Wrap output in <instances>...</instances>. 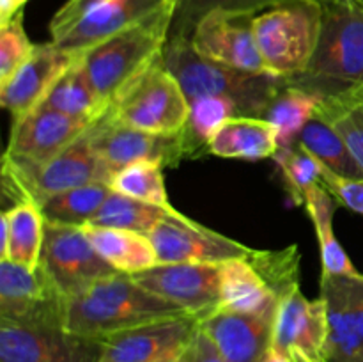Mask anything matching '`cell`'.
I'll return each mask as SVG.
<instances>
[{
  "mask_svg": "<svg viewBox=\"0 0 363 362\" xmlns=\"http://www.w3.org/2000/svg\"><path fill=\"white\" fill-rule=\"evenodd\" d=\"M186 314L176 304L142 287L131 275L117 272L67 298L66 330L105 339L123 330Z\"/></svg>",
  "mask_w": 363,
  "mask_h": 362,
  "instance_id": "obj_1",
  "label": "cell"
},
{
  "mask_svg": "<svg viewBox=\"0 0 363 362\" xmlns=\"http://www.w3.org/2000/svg\"><path fill=\"white\" fill-rule=\"evenodd\" d=\"M321 32L307 71L286 80L318 96L332 98L363 84V0H319Z\"/></svg>",
  "mask_w": 363,
  "mask_h": 362,
  "instance_id": "obj_2",
  "label": "cell"
},
{
  "mask_svg": "<svg viewBox=\"0 0 363 362\" xmlns=\"http://www.w3.org/2000/svg\"><path fill=\"white\" fill-rule=\"evenodd\" d=\"M163 64L176 77L188 102L202 96H225L241 116L264 117L286 80L269 73H247L208 59L195 50L190 38L170 35L163 50Z\"/></svg>",
  "mask_w": 363,
  "mask_h": 362,
  "instance_id": "obj_3",
  "label": "cell"
},
{
  "mask_svg": "<svg viewBox=\"0 0 363 362\" xmlns=\"http://www.w3.org/2000/svg\"><path fill=\"white\" fill-rule=\"evenodd\" d=\"M177 4L110 35L84 53V66L99 98L113 99L147 67L163 57Z\"/></svg>",
  "mask_w": 363,
  "mask_h": 362,
  "instance_id": "obj_4",
  "label": "cell"
},
{
  "mask_svg": "<svg viewBox=\"0 0 363 362\" xmlns=\"http://www.w3.org/2000/svg\"><path fill=\"white\" fill-rule=\"evenodd\" d=\"M91 128L45 163L23 162L4 155L2 190L6 199H9L13 206L20 202L41 206L46 199L82 185H110L112 174L92 148Z\"/></svg>",
  "mask_w": 363,
  "mask_h": 362,
  "instance_id": "obj_5",
  "label": "cell"
},
{
  "mask_svg": "<svg viewBox=\"0 0 363 362\" xmlns=\"http://www.w3.org/2000/svg\"><path fill=\"white\" fill-rule=\"evenodd\" d=\"M321 32L319 0H284L254 16L266 73L291 80L307 71Z\"/></svg>",
  "mask_w": 363,
  "mask_h": 362,
  "instance_id": "obj_6",
  "label": "cell"
},
{
  "mask_svg": "<svg viewBox=\"0 0 363 362\" xmlns=\"http://www.w3.org/2000/svg\"><path fill=\"white\" fill-rule=\"evenodd\" d=\"M106 114L138 130L179 133L188 121L190 102L162 57L113 99Z\"/></svg>",
  "mask_w": 363,
  "mask_h": 362,
  "instance_id": "obj_7",
  "label": "cell"
},
{
  "mask_svg": "<svg viewBox=\"0 0 363 362\" xmlns=\"http://www.w3.org/2000/svg\"><path fill=\"white\" fill-rule=\"evenodd\" d=\"M91 141L96 155L112 177L131 163L151 162L165 169L191 158L183 130L179 133H152L117 123L108 114L92 124Z\"/></svg>",
  "mask_w": 363,
  "mask_h": 362,
  "instance_id": "obj_8",
  "label": "cell"
},
{
  "mask_svg": "<svg viewBox=\"0 0 363 362\" xmlns=\"http://www.w3.org/2000/svg\"><path fill=\"white\" fill-rule=\"evenodd\" d=\"M67 297L43 265L38 268L0 259V319L66 329Z\"/></svg>",
  "mask_w": 363,
  "mask_h": 362,
  "instance_id": "obj_9",
  "label": "cell"
},
{
  "mask_svg": "<svg viewBox=\"0 0 363 362\" xmlns=\"http://www.w3.org/2000/svg\"><path fill=\"white\" fill-rule=\"evenodd\" d=\"M41 265L67 298L117 273L98 254L82 227L55 222H46Z\"/></svg>",
  "mask_w": 363,
  "mask_h": 362,
  "instance_id": "obj_10",
  "label": "cell"
},
{
  "mask_svg": "<svg viewBox=\"0 0 363 362\" xmlns=\"http://www.w3.org/2000/svg\"><path fill=\"white\" fill-rule=\"evenodd\" d=\"M103 341L0 319V362H98Z\"/></svg>",
  "mask_w": 363,
  "mask_h": 362,
  "instance_id": "obj_11",
  "label": "cell"
},
{
  "mask_svg": "<svg viewBox=\"0 0 363 362\" xmlns=\"http://www.w3.org/2000/svg\"><path fill=\"white\" fill-rule=\"evenodd\" d=\"M160 265L170 263H211L222 265L236 258H248L254 248L227 238L186 215L163 219L147 234Z\"/></svg>",
  "mask_w": 363,
  "mask_h": 362,
  "instance_id": "obj_12",
  "label": "cell"
},
{
  "mask_svg": "<svg viewBox=\"0 0 363 362\" xmlns=\"http://www.w3.org/2000/svg\"><path fill=\"white\" fill-rule=\"evenodd\" d=\"M199 332V318L179 316L105 337L98 362H179Z\"/></svg>",
  "mask_w": 363,
  "mask_h": 362,
  "instance_id": "obj_13",
  "label": "cell"
},
{
  "mask_svg": "<svg viewBox=\"0 0 363 362\" xmlns=\"http://www.w3.org/2000/svg\"><path fill=\"white\" fill-rule=\"evenodd\" d=\"M133 277L142 287L172 302L190 316L202 319L220 307V265L170 263L156 265Z\"/></svg>",
  "mask_w": 363,
  "mask_h": 362,
  "instance_id": "obj_14",
  "label": "cell"
},
{
  "mask_svg": "<svg viewBox=\"0 0 363 362\" xmlns=\"http://www.w3.org/2000/svg\"><path fill=\"white\" fill-rule=\"evenodd\" d=\"M254 16L213 11L194 28L191 45L199 53L220 64L247 73H266L255 43Z\"/></svg>",
  "mask_w": 363,
  "mask_h": 362,
  "instance_id": "obj_15",
  "label": "cell"
},
{
  "mask_svg": "<svg viewBox=\"0 0 363 362\" xmlns=\"http://www.w3.org/2000/svg\"><path fill=\"white\" fill-rule=\"evenodd\" d=\"M326 337L328 314L321 297L308 300L296 286L280 298L273 323V350L286 357L300 351L308 358L325 362Z\"/></svg>",
  "mask_w": 363,
  "mask_h": 362,
  "instance_id": "obj_16",
  "label": "cell"
},
{
  "mask_svg": "<svg viewBox=\"0 0 363 362\" xmlns=\"http://www.w3.org/2000/svg\"><path fill=\"white\" fill-rule=\"evenodd\" d=\"M80 55L66 52L55 43L35 45L30 59L0 85V103L18 123L34 112L50 89Z\"/></svg>",
  "mask_w": 363,
  "mask_h": 362,
  "instance_id": "obj_17",
  "label": "cell"
},
{
  "mask_svg": "<svg viewBox=\"0 0 363 362\" xmlns=\"http://www.w3.org/2000/svg\"><path fill=\"white\" fill-rule=\"evenodd\" d=\"M98 121L77 119L50 109H35L11 128L4 155L30 163H45L73 144Z\"/></svg>",
  "mask_w": 363,
  "mask_h": 362,
  "instance_id": "obj_18",
  "label": "cell"
},
{
  "mask_svg": "<svg viewBox=\"0 0 363 362\" xmlns=\"http://www.w3.org/2000/svg\"><path fill=\"white\" fill-rule=\"evenodd\" d=\"M273 323L269 316L218 307L199 319V329L227 362H264L273 344Z\"/></svg>",
  "mask_w": 363,
  "mask_h": 362,
  "instance_id": "obj_19",
  "label": "cell"
},
{
  "mask_svg": "<svg viewBox=\"0 0 363 362\" xmlns=\"http://www.w3.org/2000/svg\"><path fill=\"white\" fill-rule=\"evenodd\" d=\"M179 0H106L85 13L80 20L60 32L52 41L66 52L84 55L110 35L145 20L163 7Z\"/></svg>",
  "mask_w": 363,
  "mask_h": 362,
  "instance_id": "obj_20",
  "label": "cell"
},
{
  "mask_svg": "<svg viewBox=\"0 0 363 362\" xmlns=\"http://www.w3.org/2000/svg\"><path fill=\"white\" fill-rule=\"evenodd\" d=\"M321 298L328 314L325 362H363V344L354 319L350 277L321 273Z\"/></svg>",
  "mask_w": 363,
  "mask_h": 362,
  "instance_id": "obj_21",
  "label": "cell"
},
{
  "mask_svg": "<svg viewBox=\"0 0 363 362\" xmlns=\"http://www.w3.org/2000/svg\"><path fill=\"white\" fill-rule=\"evenodd\" d=\"M220 307L269 318H275L280 302L248 258L220 265Z\"/></svg>",
  "mask_w": 363,
  "mask_h": 362,
  "instance_id": "obj_22",
  "label": "cell"
},
{
  "mask_svg": "<svg viewBox=\"0 0 363 362\" xmlns=\"http://www.w3.org/2000/svg\"><path fill=\"white\" fill-rule=\"evenodd\" d=\"M279 138L273 124L262 117H230L208 144V155L220 158L264 160L279 151Z\"/></svg>",
  "mask_w": 363,
  "mask_h": 362,
  "instance_id": "obj_23",
  "label": "cell"
},
{
  "mask_svg": "<svg viewBox=\"0 0 363 362\" xmlns=\"http://www.w3.org/2000/svg\"><path fill=\"white\" fill-rule=\"evenodd\" d=\"M46 219L34 202H20L2 213L0 259L38 268L41 263Z\"/></svg>",
  "mask_w": 363,
  "mask_h": 362,
  "instance_id": "obj_24",
  "label": "cell"
},
{
  "mask_svg": "<svg viewBox=\"0 0 363 362\" xmlns=\"http://www.w3.org/2000/svg\"><path fill=\"white\" fill-rule=\"evenodd\" d=\"M98 254L117 272L135 275L160 265L151 240L145 234L112 227L82 226Z\"/></svg>",
  "mask_w": 363,
  "mask_h": 362,
  "instance_id": "obj_25",
  "label": "cell"
},
{
  "mask_svg": "<svg viewBox=\"0 0 363 362\" xmlns=\"http://www.w3.org/2000/svg\"><path fill=\"white\" fill-rule=\"evenodd\" d=\"M38 109H50L77 119L99 121L110 106L98 96L84 66V57H78L69 70L53 84Z\"/></svg>",
  "mask_w": 363,
  "mask_h": 362,
  "instance_id": "obj_26",
  "label": "cell"
},
{
  "mask_svg": "<svg viewBox=\"0 0 363 362\" xmlns=\"http://www.w3.org/2000/svg\"><path fill=\"white\" fill-rule=\"evenodd\" d=\"M303 206L307 208L308 216L315 227L318 234L319 251H321L323 273L339 277H363L353 265L350 256L346 254L342 245L333 233V213H335L337 201L333 195L323 187V183L314 185L305 197Z\"/></svg>",
  "mask_w": 363,
  "mask_h": 362,
  "instance_id": "obj_27",
  "label": "cell"
},
{
  "mask_svg": "<svg viewBox=\"0 0 363 362\" xmlns=\"http://www.w3.org/2000/svg\"><path fill=\"white\" fill-rule=\"evenodd\" d=\"M319 105L321 99L318 96L286 82L262 119L273 124L280 148H289L296 144L303 128L318 116Z\"/></svg>",
  "mask_w": 363,
  "mask_h": 362,
  "instance_id": "obj_28",
  "label": "cell"
},
{
  "mask_svg": "<svg viewBox=\"0 0 363 362\" xmlns=\"http://www.w3.org/2000/svg\"><path fill=\"white\" fill-rule=\"evenodd\" d=\"M296 142L339 176L363 180V169L351 153L350 146L332 124H328L319 116H315L303 128Z\"/></svg>",
  "mask_w": 363,
  "mask_h": 362,
  "instance_id": "obj_29",
  "label": "cell"
},
{
  "mask_svg": "<svg viewBox=\"0 0 363 362\" xmlns=\"http://www.w3.org/2000/svg\"><path fill=\"white\" fill-rule=\"evenodd\" d=\"M172 215H181V212L147 204V202L137 201V199L112 190L101 208L98 209V213L85 226L135 231V233L147 236L163 219Z\"/></svg>",
  "mask_w": 363,
  "mask_h": 362,
  "instance_id": "obj_30",
  "label": "cell"
},
{
  "mask_svg": "<svg viewBox=\"0 0 363 362\" xmlns=\"http://www.w3.org/2000/svg\"><path fill=\"white\" fill-rule=\"evenodd\" d=\"M241 116L236 103L225 96H202L191 99L190 114L183 131L186 137L191 158H199L208 153V144L216 131L230 119Z\"/></svg>",
  "mask_w": 363,
  "mask_h": 362,
  "instance_id": "obj_31",
  "label": "cell"
},
{
  "mask_svg": "<svg viewBox=\"0 0 363 362\" xmlns=\"http://www.w3.org/2000/svg\"><path fill=\"white\" fill-rule=\"evenodd\" d=\"M112 188L106 183H89L46 199L39 208L46 222L85 226L98 213Z\"/></svg>",
  "mask_w": 363,
  "mask_h": 362,
  "instance_id": "obj_32",
  "label": "cell"
},
{
  "mask_svg": "<svg viewBox=\"0 0 363 362\" xmlns=\"http://www.w3.org/2000/svg\"><path fill=\"white\" fill-rule=\"evenodd\" d=\"M318 116L339 131L363 169V84L323 99Z\"/></svg>",
  "mask_w": 363,
  "mask_h": 362,
  "instance_id": "obj_33",
  "label": "cell"
},
{
  "mask_svg": "<svg viewBox=\"0 0 363 362\" xmlns=\"http://www.w3.org/2000/svg\"><path fill=\"white\" fill-rule=\"evenodd\" d=\"M110 188L147 204L176 209L169 201L165 180H163V167L158 163L138 162L117 170L110 181Z\"/></svg>",
  "mask_w": 363,
  "mask_h": 362,
  "instance_id": "obj_34",
  "label": "cell"
},
{
  "mask_svg": "<svg viewBox=\"0 0 363 362\" xmlns=\"http://www.w3.org/2000/svg\"><path fill=\"white\" fill-rule=\"evenodd\" d=\"M284 0H179L174 14L170 35L190 38L194 28L206 14L225 11L234 14H259Z\"/></svg>",
  "mask_w": 363,
  "mask_h": 362,
  "instance_id": "obj_35",
  "label": "cell"
},
{
  "mask_svg": "<svg viewBox=\"0 0 363 362\" xmlns=\"http://www.w3.org/2000/svg\"><path fill=\"white\" fill-rule=\"evenodd\" d=\"M273 160L282 170L284 183L294 204H303L308 190L321 183V163L300 144L279 148Z\"/></svg>",
  "mask_w": 363,
  "mask_h": 362,
  "instance_id": "obj_36",
  "label": "cell"
},
{
  "mask_svg": "<svg viewBox=\"0 0 363 362\" xmlns=\"http://www.w3.org/2000/svg\"><path fill=\"white\" fill-rule=\"evenodd\" d=\"M248 261L255 266L268 286L280 298L293 287L300 286V251L289 245L282 251H252Z\"/></svg>",
  "mask_w": 363,
  "mask_h": 362,
  "instance_id": "obj_37",
  "label": "cell"
},
{
  "mask_svg": "<svg viewBox=\"0 0 363 362\" xmlns=\"http://www.w3.org/2000/svg\"><path fill=\"white\" fill-rule=\"evenodd\" d=\"M35 45L23 27V11L6 27H0V85L9 80L34 52Z\"/></svg>",
  "mask_w": 363,
  "mask_h": 362,
  "instance_id": "obj_38",
  "label": "cell"
},
{
  "mask_svg": "<svg viewBox=\"0 0 363 362\" xmlns=\"http://www.w3.org/2000/svg\"><path fill=\"white\" fill-rule=\"evenodd\" d=\"M321 183L333 195L337 204L363 215V180L339 176L321 163Z\"/></svg>",
  "mask_w": 363,
  "mask_h": 362,
  "instance_id": "obj_39",
  "label": "cell"
},
{
  "mask_svg": "<svg viewBox=\"0 0 363 362\" xmlns=\"http://www.w3.org/2000/svg\"><path fill=\"white\" fill-rule=\"evenodd\" d=\"M106 2V0H67L55 14H53L52 21H50V35L57 38L62 31H66L69 25H73L74 21L80 20L85 13H89L91 9L98 7L99 4Z\"/></svg>",
  "mask_w": 363,
  "mask_h": 362,
  "instance_id": "obj_40",
  "label": "cell"
},
{
  "mask_svg": "<svg viewBox=\"0 0 363 362\" xmlns=\"http://www.w3.org/2000/svg\"><path fill=\"white\" fill-rule=\"evenodd\" d=\"M179 362H227V361L218 353V350H216L215 344L209 341V337L199 329V332L195 334L190 346L186 348L183 357L179 358Z\"/></svg>",
  "mask_w": 363,
  "mask_h": 362,
  "instance_id": "obj_41",
  "label": "cell"
},
{
  "mask_svg": "<svg viewBox=\"0 0 363 362\" xmlns=\"http://www.w3.org/2000/svg\"><path fill=\"white\" fill-rule=\"evenodd\" d=\"M351 302L354 309V319H357L358 336L363 344V277H350Z\"/></svg>",
  "mask_w": 363,
  "mask_h": 362,
  "instance_id": "obj_42",
  "label": "cell"
},
{
  "mask_svg": "<svg viewBox=\"0 0 363 362\" xmlns=\"http://www.w3.org/2000/svg\"><path fill=\"white\" fill-rule=\"evenodd\" d=\"M28 0H0V27H6L18 13H21Z\"/></svg>",
  "mask_w": 363,
  "mask_h": 362,
  "instance_id": "obj_43",
  "label": "cell"
},
{
  "mask_svg": "<svg viewBox=\"0 0 363 362\" xmlns=\"http://www.w3.org/2000/svg\"><path fill=\"white\" fill-rule=\"evenodd\" d=\"M264 362H291V358L286 357V355L279 353V351L273 350V348H272V350H269V353L266 355Z\"/></svg>",
  "mask_w": 363,
  "mask_h": 362,
  "instance_id": "obj_44",
  "label": "cell"
},
{
  "mask_svg": "<svg viewBox=\"0 0 363 362\" xmlns=\"http://www.w3.org/2000/svg\"><path fill=\"white\" fill-rule=\"evenodd\" d=\"M291 362H319V361H314V358H308L307 355L300 353V351H293V353L289 355Z\"/></svg>",
  "mask_w": 363,
  "mask_h": 362,
  "instance_id": "obj_45",
  "label": "cell"
}]
</instances>
